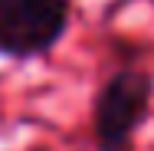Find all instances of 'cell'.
Listing matches in <instances>:
<instances>
[{
  "label": "cell",
  "instance_id": "obj_1",
  "mask_svg": "<svg viewBox=\"0 0 154 151\" xmlns=\"http://www.w3.org/2000/svg\"><path fill=\"white\" fill-rule=\"evenodd\" d=\"M154 99V79L144 69H118L92 102V138L98 151H128Z\"/></svg>",
  "mask_w": 154,
  "mask_h": 151
},
{
  "label": "cell",
  "instance_id": "obj_2",
  "mask_svg": "<svg viewBox=\"0 0 154 151\" xmlns=\"http://www.w3.org/2000/svg\"><path fill=\"white\" fill-rule=\"evenodd\" d=\"M69 27V0H0V56H46Z\"/></svg>",
  "mask_w": 154,
  "mask_h": 151
}]
</instances>
